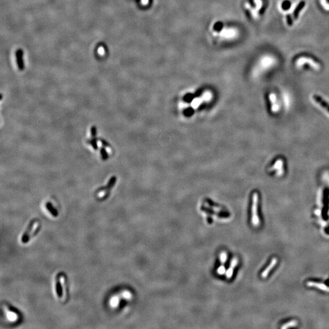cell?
Wrapping results in <instances>:
<instances>
[{
  "label": "cell",
  "instance_id": "obj_1",
  "mask_svg": "<svg viewBox=\"0 0 329 329\" xmlns=\"http://www.w3.org/2000/svg\"><path fill=\"white\" fill-rule=\"evenodd\" d=\"M259 201V196L257 193H254L252 195V202L251 208V222L252 225L255 227L260 226V221L258 214V205Z\"/></svg>",
  "mask_w": 329,
  "mask_h": 329
},
{
  "label": "cell",
  "instance_id": "obj_2",
  "mask_svg": "<svg viewBox=\"0 0 329 329\" xmlns=\"http://www.w3.org/2000/svg\"><path fill=\"white\" fill-rule=\"evenodd\" d=\"M238 35V31L233 28H224L221 31L219 36L224 40H232L235 39Z\"/></svg>",
  "mask_w": 329,
  "mask_h": 329
},
{
  "label": "cell",
  "instance_id": "obj_3",
  "mask_svg": "<svg viewBox=\"0 0 329 329\" xmlns=\"http://www.w3.org/2000/svg\"><path fill=\"white\" fill-rule=\"evenodd\" d=\"M305 64H308L312 67L315 69H319L320 68V65L318 63L314 62L313 59L305 57H302L297 60L296 64L297 66H301Z\"/></svg>",
  "mask_w": 329,
  "mask_h": 329
},
{
  "label": "cell",
  "instance_id": "obj_4",
  "mask_svg": "<svg viewBox=\"0 0 329 329\" xmlns=\"http://www.w3.org/2000/svg\"><path fill=\"white\" fill-rule=\"evenodd\" d=\"M35 224V221L33 220L29 224L26 230H25V232H24L23 235L22 237V242L23 243H28L29 238V234L31 233V231H32L34 226Z\"/></svg>",
  "mask_w": 329,
  "mask_h": 329
},
{
  "label": "cell",
  "instance_id": "obj_5",
  "mask_svg": "<svg viewBox=\"0 0 329 329\" xmlns=\"http://www.w3.org/2000/svg\"><path fill=\"white\" fill-rule=\"evenodd\" d=\"M277 259L276 258H273V259H272L269 264L264 269V270L262 273V274H261L262 277L263 278V279L267 278L268 276V274H269L271 269L275 267V266L277 264Z\"/></svg>",
  "mask_w": 329,
  "mask_h": 329
},
{
  "label": "cell",
  "instance_id": "obj_6",
  "mask_svg": "<svg viewBox=\"0 0 329 329\" xmlns=\"http://www.w3.org/2000/svg\"><path fill=\"white\" fill-rule=\"evenodd\" d=\"M238 263V260L237 259V258H234L233 260H232V262L230 263V267L228 269H227V271H226V278L227 279H230L232 278V277L233 276V273L234 268L236 267V266L237 265Z\"/></svg>",
  "mask_w": 329,
  "mask_h": 329
},
{
  "label": "cell",
  "instance_id": "obj_7",
  "mask_svg": "<svg viewBox=\"0 0 329 329\" xmlns=\"http://www.w3.org/2000/svg\"><path fill=\"white\" fill-rule=\"evenodd\" d=\"M307 286H308V287H315V288H318L321 290L324 291V292H329V287H327L324 283L310 281V282H308L307 283Z\"/></svg>",
  "mask_w": 329,
  "mask_h": 329
},
{
  "label": "cell",
  "instance_id": "obj_8",
  "mask_svg": "<svg viewBox=\"0 0 329 329\" xmlns=\"http://www.w3.org/2000/svg\"><path fill=\"white\" fill-rule=\"evenodd\" d=\"M313 99L316 103H318L322 109L327 112V113L329 114V104H328L326 101H324L323 99H322L318 95H314L313 96Z\"/></svg>",
  "mask_w": 329,
  "mask_h": 329
},
{
  "label": "cell",
  "instance_id": "obj_9",
  "mask_svg": "<svg viewBox=\"0 0 329 329\" xmlns=\"http://www.w3.org/2000/svg\"><path fill=\"white\" fill-rule=\"evenodd\" d=\"M56 293L57 295H58V297L59 298H61L63 296V290H62V285L60 283V276L58 275L56 278Z\"/></svg>",
  "mask_w": 329,
  "mask_h": 329
},
{
  "label": "cell",
  "instance_id": "obj_10",
  "mask_svg": "<svg viewBox=\"0 0 329 329\" xmlns=\"http://www.w3.org/2000/svg\"><path fill=\"white\" fill-rule=\"evenodd\" d=\"M305 2L304 1H301L299 4L297 5V7L296 8L294 12H293V18H294V20H297V18H298L299 14L300 13V12L303 9V8L305 7Z\"/></svg>",
  "mask_w": 329,
  "mask_h": 329
},
{
  "label": "cell",
  "instance_id": "obj_11",
  "mask_svg": "<svg viewBox=\"0 0 329 329\" xmlns=\"http://www.w3.org/2000/svg\"><path fill=\"white\" fill-rule=\"evenodd\" d=\"M117 179L116 176H112L111 178H110L109 180L108 181V183H107L106 187L103 189H104V190H106V191H109L110 189H111L113 187V186L115 185V183L117 182Z\"/></svg>",
  "mask_w": 329,
  "mask_h": 329
},
{
  "label": "cell",
  "instance_id": "obj_12",
  "mask_svg": "<svg viewBox=\"0 0 329 329\" xmlns=\"http://www.w3.org/2000/svg\"><path fill=\"white\" fill-rule=\"evenodd\" d=\"M46 207L47 208V210L50 212V213L53 216H54V217H57L58 216V211H57V210L53 207V205L51 204V203H50V202H48L46 204Z\"/></svg>",
  "mask_w": 329,
  "mask_h": 329
},
{
  "label": "cell",
  "instance_id": "obj_13",
  "mask_svg": "<svg viewBox=\"0 0 329 329\" xmlns=\"http://www.w3.org/2000/svg\"><path fill=\"white\" fill-rule=\"evenodd\" d=\"M297 324H298V322H297L296 320H292L287 322V323L285 324L283 326H282L281 328L285 329L291 327H294L297 326Z\"/></svg>",
  "mask_w": 329,
  "mask_h": 329
},
{
  "label": "cell",
  "instance_id": "obj_14",
  "mask_svg": "<svg viewBox=\"0 0 329 329\" xmlns=\"http://www.w3.org/2000/svg\"><path fill=\"white\" fill-rule=\"evenodd\" d=\"M100 155H101V159L103 161H106L107 160H108L109 155L108 153H107V151H106L105 147H102L100 149Z\"/></svg>",
  "mask_w": 329,
  "mask_h": 329
},
{
  "label": "cell",
  "instance_id": "obj_15",
  "mask_svg": "<svg viewBox=\"0 0 329 329\" xmlns=\"http://www.w3.org/2000/svg\"><path fill=\"white\" fill-rule=\"evenodd\" d=\"M87 143L90 144V146L93 148L94 150H98V145L97 143V138H92V139H90V140H87Z\"/></svg>",
  "mask_w": 329,
  "mask_h": 329
},
{
  "label": "cell",
  "instance_id": "obj_16",
  "mask_svg": "<svg viewBox=\"0 0 329 329\" xmlns=\"http://www.w3.org/2000/svg\"><path fill=\"white\" fill-rule=\"evenodd\" d=\"M245 6H246V8L247 9H249L251 11V13L253 18H254L255 19H257L258 18L259 15L258 14V12H257V10H255L254 8H252L249 3H246Z\"/></svg>",
  "mask_w": 329,
  "mask_h": 329
},
{
  "label": "cell",
  "instance_id": "obj_17",
  "mask_svg": "<svg viewBox=\"0 0 329 329\" xmlns=\"http://www.w3.org/2000/svg\"><path fill=\"white\" fill-rule=\"evenodd\" d=\"M227 254L226 252H222L220 254V260H221V265H224L226 262L227 260Z\"/></svg>",
  "mask_w": 329,
  "mask_h": 329
},
{
  "label": "cell",
  "instance_id": "obj_18",
  "mask_svg": "<svg viewBox=\"0 0 329 329\" xmlns=\"http://www.w3.org/2000/svg\"><path fill=\"white\" fill-rule=\"evenodd\" d=\"M97 133V128L95 126H92L90 129V134L92 138H96Z\"/></svg>",
  "mask_w": 329,
  "mask_h": 329
},
{
  "label": "cell",
  "instance_id": "obj_19",
  "mask_svg": "<svg viewBox=\"0 0 329 329\" xmlns=\"http://www.w3.org/2000/svg\"><path fill=\"white\" fill-rule=\"evenodd\" d=\"M320 3L325 10L327 11L329 10V4L327 1V0H320Z\"/></svg>",
  "mask_w": 329,
  "mask_h": 329
},
{
  "label": "cell",
  "instance_id": "obj_20",
  "mask_svg": "<svg viewBox=\"0 0 329 329\" xmlns=\"http://www.w3.org/2000/svg\"><path fill=\"white\" fill-rule=\"evenodd\" d=\"M99 141H100V142L101 143V144H102V145H103V146L104 147H105V148L110 147V143H109L108 142H107V141H106V140H104V139H103V138H99Z\"/></svg>",
  "mask_w": 329,
  "mask_h": 329
},
{
  "label": "cell",
  "instance_id": "obj_21",
  "mask_svg": "<svg viewBox=\"0 0 329 329\" xmlns=\"http://www.w3.org/2000/svg\"><path fill=\"white\" fill-rule=\"evenodd\" d=\"M286 18H287V24L288 25V26H292L293 24V18H292V17H291V15H287V17H286Z\"/></svg>",
  "mask_w": 329,
  "mask_h": 329
},
{
  "label": "cell",
  "instance_id": "obj_22",
  "mask_svg": "<svg viewBox=\"0 0 329 329\" xmlns=\"http://www.w3.org/2000/svg\"><path fill=\"white\" fill-rule=\"evenodd\" d=\"M255 2L256 4V8H257V10H259L261 8H262V1L261 0H255Z\"/></svg>",
  "mask_w": 329,
  "mask_h": 329
},
{
  "label": "cell",
  "instance_id": "obj_23",
  "mask_svg": "<svg viewBox=\"0 0 329 329\" xmlns=\"http://www.w3.org/2000/svg\"><path fill=\"white\" fill-rule=\"evenodd\" d=\"M98 53L100 56H104V55L105 54V53H106L104 48L103 47H99V48H98Z\"/></svg>",
  "mask_w": 329,
  "mask_h": 329
},
{
  "label": "cell",
  "instance_id": "obj_24",
  "mask_svg": "<svg viewBox=\"0 0 329 329\" xmlns=\"http://www.w3.org/2000/svg\"><path fill=\"white\" fill-rule=\"evenodd\" d=\"M8 309H9V311H10V312H13V313H18V311L17 310V309H15V308L12 307H11V306L8 305Z\"/></svg>",
  "mask_w": 329,
  "mask_h": 329
},
{
  "label": "cell",
  "instance_id": "obj_25",
  "mask_svg": "<svg viewBox=\"0 0 329 329\" xmlns=\"http://www.w3.org/2000/svg\"><path fill=\"white\" fill-rule=\"evenodd\" d=\"M141 4L143 6H147L149 4V0H141Z\"/></svg>",
  "mask_w": 329,
  "mask_h": 329
},
{
  "label": "cell",
  "instance_id": "obj_26",
  "mask_svg": "<svg viewBox=\"0 0 329 329\" xmlns=\"http://www.w3.org/2000/svg\"><path fill=\"white\" fill-rule=\"evenodd\" d=\"M328 215H329V212H328Z\"/></svg>",
  "mask_w": 329,
  "mask_h": 329
}]
</instances>
